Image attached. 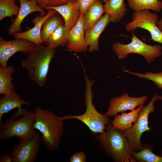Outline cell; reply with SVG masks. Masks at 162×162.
I'll use <instances>...</instances> for the list:
<instances>
[{
  "instance_id": "obj_34",
  "label": "cell",
  "mask_w": 162,
  "mask_h": 162,
  "mask_svg": "<svg viewBox=\"0 0 162 162\" xmlns=\"http://www.w3.org/2000/svg\"><path fill=\"white\" fill-rule=\"evenodd\" d=\"M102 2H105L107 0H100Z\"/></svg>"
},
{
  "instance_id": "obj_29",
  "label": "cell",
  "mask_w": 162,
  "mask_h": 162,
  "mask_svg": "<svg viewBox=\"0 0 162 162\" xmlns=\"http://www.w3.org/2000/svg\"><path fill=\"white\" fill-rule=\"evenodd\" d=\"M70 162H86V156L83 151L75 153L72 155L70 159Z\"/></svg>"
},
{
  "instance_id": "obj_7",
  "label": "cell",
  "mask_w": 162,
  "mask_h": 162,
  "mask_svg": "<svg viewBox=\"0 0 162 162\" xmlns=\"http://www.w3.org/2000/svg\"><path fill=\"white\" fill-rule=\"evenodd\" d=\"M161 100L162 96L156 93L146 106H143L140 111L136 122L130 128L124 131L130 143L132 150L139 151L142 148L140 140L142 134L148 132L151 128L148 126V116L150 114L154 112L155 102Z\"/></svg>"
},
{
  "instance_id": "obj_14",
  "label": "cell",
  "mask_w": 162,
  "mask_h": 162,
  "mask_svg": "<svg viewBox=\"0 0 162 162\" xmlns=\"http://www.w3.org/2000/svg\"><path fill=\"white\" fill-rule=\"evenodd\" d=\"M20 10L16 18L9 27L8 33L10 35H14L21 32V24L24 19L29 14L34 12H39L44 14L45 11L38 4L35 0H19Z\"/></svg>"
},
{
  "instance_id": "obj_24",
  "label": "cell",
  "mask_w": 162,
  "mask_h": 162,
  "mask_svg": "<svg viewBox=\"0 0 162 162\" xmlns=\"http://www.w3.org/2000/svg\"><path fill=\"white\" fill-rule=\"evenodd\" d=\"M142 146L140 151L132 150L131 156L135 162H162V156L154 154L151 145L146 144Z\"/></svg>"
},
{
  "instance_id": "obj_3",
  "label": "cell",
  "mask_w": 162,
  "mask_h": 162,
  "mask_svg": "<svg viewBox=\"0 0 162 162\" xmlns=\"http://www.w3.org/2000/svg\"><path fill=\"white\" fill-rule=\"evenodd\" d=\"M86 81L84 93V101L86 106L85 112L79 115H65L58 118L63 121L69 119H76L84 123L90 131L97 135L102 132L106 126L111 122L110 117L102 114L96 110L93 103V94L92 88L95 82L94 80H91L87 75L83 69Z\"/></svg>"
},
{
  "instance_id": "obj_15",
  "label": "cell",
  "mask_w": 162,
  "mask_h": 162,
  "mask_svg": "<svg viewBox=\"0 0 162 162\" xmlns=\"http://www.w3.org/2000/svg\"><path fill=\"white\" fill-rule=\"evenodd\" d=\"M45 9H52L56 10L62 16L64 22V25L69 32L78 21L80 11L76 2H70L58 6H47Z\"/></svg>"
},
{
  "instance_id": "obj_18",
  "label": "cell",
  "mask_w": 162,
  "mask_h": 162,
  "mask_svg": "<svg viewBox=\"0 0 162 162\" xmlns=\"http://www.w3.org/2000/svg\"><path fill=\"white\" fill-rule=\"evenodd\" d=\"M144 104L139 106L136 109L130 110L128 113L122 112L116 115L111 122L113 129L124 131L130 128L138 118L139 113Z\"/></svg>"
},
{
  "instance_id": "obj_4",
  "label": "cell",
  "mask_w": 162,
  "mask_h": 162,
  "mask_svg": "<svg viewBox=\"0 0 162 162\" xmlns=\"http://www.w3.org/2000/svg\"><path fill=\"white\" fill-rule=\"evenodd\" d=\"M55 49L41 45L22 60V66L27 70L28 76L39 87L45 85L50 63L54 56Z\"/></svg>"
},
{
  "instance_id": "obj_28",
  "label": "cell",
  "mask_w": 162,
  "mask_h": 162,
  "mask_svg": "<svg viewBox=\"0 0 162 162\" xmlns=\"http://www.w3.org/2000/svg\"><path fill=\"white\" fill-rule=\"evenodd\" d=\"M95 0H77V6L80 11V14L84 15L89 6Z\"/></svg>"
},
{
  "instance_id": "obj_13",
  "label": "cell",
  "mask_w": 162,
  "mask_h": 162,
  "mask_svg": "<svg viewBox=\"0 0 162 162\" xmlns=\"http://www.w3.org/2000/svg\"><path fill=\"white\" fill-rule=\"evenodd\" d=\"M44 16H37L32 20L34 26L30 29L23 32H20L14 35L15 39L22 38L28 40L37 45L43 44L42 41L40 32L42 26L50 17L57 12L53 9L48 10Z\"/></svg>"
},
{
  "instance_id": "obj_6",
  "label": "cell",
  "mask_w": 162,
  "mask_h": 162,
  "mask_svg": "<svg viewBox=\"0 0 162 162\" xmlns=\"http://www.w3.org/2000/svg\"><path fill=\"white\" fill-rule=\"evenodd\" d=\"M131 41L128 44L120 42L114 43L112 49L120 59L125 58L130 53H136L142 56L150 64L162 54V46L160 45H148L142 42L133 33Z\"/></svg>"
},
{
  "instance_id": "obj_30",
  "label": "cell",
  "mask_w": 162,
  "mask_h": 162,
  "mask_svg": "<svg viewBox=\"0 0 162 162\" xmlns=\"http://www.w3.org/2000/svg\"><path fill=\"white\" fill-rule=\"evenodd\" d=\"M77 0H49L48 5L51 6H58L70 2H76Z\"/></svg>"
},
{
  "instance_id": "obj_2",
  "label": "cell",
  "mask_w": 162,
  "mask_h": 162,
  "mask_svg": "<svg viewBox=\"0 0 162 162\" xmlns=\"http://www.w3.org/2000/svg\"><path fill=\"white\" fill-rule=\"evenodd\" d=\"M95 139L100 149L115 162H135L132 149L124 131L113 129L111 122Z\"/></svg>"
},
{
  "instance_id": "obj_20",
  "label": "cell",
  "mask_w": 162,
  "mask_h": 162,
  "mask_svg": "<svg viewBox=\"0 0 162 162\" xmlns=\"http://www.w3.org/2000/svg\"><path fill=\"white\" fill-rule=\"evenodd\" d=\"M104 13V5L100 0H95L84 15L85 32L92 28Z\"/></svg>"
},
{
  "instance_id": "obj_5",
  "label": "cell",
  "mask_w": 162,
  "mask_h": 162,
  "mask_svg": "<svg viewBox=\"0 0 162 162\" xmlns=\"http://www.w3.org/2000/svg\"><path fill=\"white\" fill-rule=\"evenodd\" d=\"M35 120L34 112L26 108L20 117L8 118L0 125V141L14 137L20 142L32 139L37 133L34 127Z\"/></svg>"
},
{
  "instance_id": "obj_9",
  "label": "cell",
  "mask_w": 162,
  "mask_h": 162,
  "mask_svg": "<svg viewBox=\"0 0 162 162\" xmlns=\"http://www.w3.org/2000/svg\"><path fill=\"white\" fill-rule=\"evenodd\" d=\"M37 45L27 40L15 39L6 41L0 37V65L7 67L8 61L13 55L18 52L29 55L36 48Z\"/></svg>"
},
{
  "instance_id": "obj_11",
  "label": "cell",
  "mask_w": 162,
  "mask_h": 162,
  "mask_svg": "<svg viewBox=\"0 0 162 162\" xmlns=\"http://www.w3.org/2000/svg\"><path fill=\"white\" fill-rule=\"evenodd\" d=\"M148 99L146 95L131 97L128 92H125L122 95L111 99L105 114L109 117L114 116L119 112L131 110L144 104Z\"/></svg>"
},
{
  "instance_id": "obj_25",
  "label": "cell",
  "mask_w": 162,
  "mask_h": 162,
  "mask_svg": "<svg viewBox=\"0 0 162 162\" xmlns=\"http://www.w3.org/2000/svg\"><path fill=\"white\" fill-rule=\"evenodd\" d=\"M129 7L134 11L151 10L157 12L162 9V2L158 0H127Z\"/></svg>"
},
{
  "instance_id": "obj_32",
  "label": "cell",
  "mask_w": 162,
  "mask_h": 162,
  "mask_svg": "<svg viewBox=\"0 0 162 162\" xmlns=\"http://www.w3.org/2000/svg\"><path fill=\"white\" fill-rule=\"evenodd\" d=\"M38 5L42 9H45L48 5L49 0H35Z\"/></svg>"
},
{
  "instance_id": "obj_23",
  "label": "cell",
  "mask_w": 162,
  "mask_h": 162,
  "mask_svg": "<svg viewBox=\"0 0 162 162\" xmlns=\"http://www.w3.org/2000/svg\"><path fill=\"white\" fill-rule=\"evenodd\" d=\"M69 41V32L64 24L58 26L51 35L45 44L55 49L59 46H67Z\"/></svg>"
},
{
  "instance_id": "obj_17",
  "label": "cell",
  "mask_w": 162,
  "mask_h": 162,
  "mask_svg": "<svg viewBox=\"0 0 162 162\" xmlns=\"http://www.w3.org/2000/svg\"><path fill=\"white\" fill-rule=\"evenodd\" d=\"M29 105L28 102L23 100L21 95L15 91L4 95L0 98V125L2 123L3 114L15 108H17L19 111L22 110L23 109L22 106Z\"/></svg>"
},
{
  "instance_id": "obj_26",
  "label": "cell",
  "mask_w": 162,
  "mask_h": 162,
  "mask_svg": "<svg viewBox=\"0 0 162 162\" xmlns=\"http://www.w3.org/2000/svg\"><path fill=\"white\" fill-rule=\"evenodd\" d=\"M17 0H0V20L7 17L17 16L20 7L16 5Z\"/></svg>"
},
{
  "instance_id": "obj_31",
  "label": "cell",
  "mask_w": 162,
  "mask_h": 162,
  "mask_svg": "<svg viewBox=\"0 0 162 162\" xmlns=\"http://www.w3.org/2000/svg\"><path fill=\"white\" fill-rule=\"evenodd\" d=\"M0 162H13L12 157L10 154L4 153L0 158Z\"/></svg>"
},
{
  "instance_id": "obj_8",
  "label": "cell",
  "mask_w": 162,
  "mask_h": 162,
  "mask_svg": "<svg viewBox=\"0 0 162 162\" xmlns=\"http://www.w3.org/2000/svg\"><path fill=\"white\" fill-rule=\"evenodd\" d=\"M132 16V21L126 24L127 31L133 32L137 28L145 29L150 33L152 40L162 44V31L157 26L159 19L155 12L149 10L134 11Z\"/></svg>"
},
{
  "instance_id": "obj_19",
  "label": "cell",
  "mask_w": 162,
  "mask_h": 162,
  "mask_svg": "<svg viewBox=\"0 0 162 162\" xmlns=\"http://www.w3.org/2000/svg\"><path fill=\"white\" fill-rule=\"evenodd\" d=\"M105 3L104 13L109 15L110 22H118L125 15L127 9L124 0H107Z\"/></svg>"
},
{
  "instance_id": "obj_36",
  "label": "cell",
  "mask_w": 162,
  "mask_h": 162,
  "mask_svg": "<svg viewBox=\"0 0 162 162\" xmlns=\"http://www.w3.org/2000/svg\"><path fill=\"white\" fill-rule=\"evenodd\" d=\"M29 0V1H32V0Z\"/></svg>"
},
{
  "instance_id": "obj_1",
  "label": "cell",
  "mask_w": 162,
  "mask_h": 162,
  "mask_svg": "<svg viewBox=\"0 0 162 162\" xmlns=\"http://www.w3.org/2000/svg\"><path fill=\"white\" fill-rule=\"evenodd\" d=\"M35 120L34 127L42 134L41 141L51 152L57 149L64 134V121L52 111L36 106L34 112Z\"/></svg>"
},
{
  "instance_id": "obj_27",
  "label": "cell",
  "mask_w": 162,
  "mask_h": 162,
  "mask_svg": "<svg viewBox=\"0 0 162 162\" xmlns=\"http://www.w3.org/2000/svg\"><path fill=\"white\" fill-rule=\"evenodd\" d=\"M123 71L140 78L150 80L153 82L159 88L162 89V71L158 73L146 72L145 74L132 72L127 70Z\"/></svg>"
},
{
  "instance_id": "obj_35",
  "label": "cell",
  "mask_w": 162,
  "mask_h": 162,
  "mask_svg": "<svg viewBox=\"0 0 162 162\" xmlns=\"http://www.w3.org/2000/svg\"><path fill=\"white\" fill-rule=\"evenodd\" d=\"M161 155H162V151L161 152Z\"/></svg>"
},
{
  "instance_id": "obj_10",
  "label": "cell",
  "mask_w": 162,
  "mask_h": 162,
  "mask_svg": "<svg viewBox=\"0 0 162 162\" xmlns=\"http://www.w3.org/2000/svg\"><path fill=\"white\" fill-rule=\"evenodd\" d=\"M41 136L38 133L31 139L19 142L14 146L10 154L13 162H34L39 154V149L41 142Z\"/></svg>"
},
{
  "instance_id": "obj_33",
  "label": "cell",
  "mask_w": 162,
  "mask_h": 162,
  "mask_svg": "<svg viewBox=\"0 0 162 162\" xmlns=\"http://www.w3.org/2000/svg\"><path fill=\"white\" fill-rule=\"evenodd\" d=\"M157 26L158 27V28L160 29L162 31V18H160L157 23Z\"/></svg>"
},
{
  "instance_id": "obj_22",
  "label": "cell",
  "mask_w": 162,
  "mask_h": 162,
  "mask_svg": "<svg viewBox=\"0 0 162 162\" xmlns=\"http://www.w3.org/2000/svg\"><path fill=\"white\" fill-rule=\"evenodd\" d=\"M57 12L54 14L44 23L41 29L40 35L43 44H46L48 38L59 26L64 25V22Z\"/></svg>"
},
{
  "instance_id": "obj_21",
  "label": "cell",
  "mask_w": 162,
  "mask_h": 162,
  "mask_svg": "<svg viewBox=\"0 0 162 162\" xmlns=\"http://www.w3.org/2000/svg\"><path fill=\"white\" fill-rule=\"evenodd\" d=\"M14 71L12 66L4 67L0 64V94H8L14 91L12 75Z\"/></svg>"
},
{
  "instance_id": "obj_12",
  "label": "cell",
  "mask_w": 162,
  "mask_h": 162,
  "mask_svg": "<svg viewBox=\"0 0 162 162\" xmlns=\"http://www.w3.org/2000/svg\"><path fill=\"white\" fill-rule=\"evenodd\" d=\"M70 51L86 52L88 47L85 38L84 15L80 14L75 25L69 33V41L66 46Z\"/></svg>"
},
{
  "instance_id": "obj_16",
  "label": "cell",
  "mask_w": 162,
  "mask_h": 162,
  "mask_svg": "<svg viewBox=\"0 0 162 162\" xmlns=\"http://www.w3.org/2000/svg\"><path fill=\"white\" fill-rule=\"evenodd\" d=\"M110 22L109 15L105 14L92 28L85 32V40L90 52L98 50L99 38Z\"/></svg>"
}]
</instances>
